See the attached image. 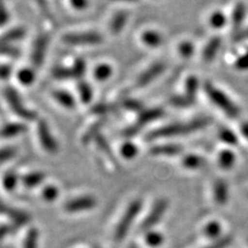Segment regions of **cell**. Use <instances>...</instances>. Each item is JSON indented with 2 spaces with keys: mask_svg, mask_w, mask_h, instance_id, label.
<instances>
[{
  "mask_svg": "<svg viewBox=\"0 0 248 248\" xmlns=\"http://www.w3.org/2000/svg\"><path fill=\"white\" fill-rule=\"evenodd\" d=\"M72 72H73L74 79L81 81L85 72H86V63H85V61L81 58L76 59L72 67Z\"/></svg>",
  "mask_w": 248,
  "mask_h": 248,
  "instance_id": "74e56055",
  "label": "cell"
},
{
  "mask_svg": "<svg viewBox=\"0 0 248 248\" xmlns=\"http://www.w3.org/2000/svg\"><path fill=\"white\" fill-rule=\"evenodd\" d=\"M182 166L188 170H197L204 166V159L197 154H187L181 160Z\"/></svg>",
  "mask_w": 248,
  "mask_h": 248,
  "instance_id": "cb8c5ba5",
  "label": "cell"
},
{
  "mask_svg": "<svg viewBox=\"0 0 248 248\" xmlns=\"http://www.w3.org/2000/svg\"><path fill=\"white\" fill-rule=\"evenodd\" d=\"M19 51L15 46L6 44L0 43V56H9V57H17L19 56Z\"/></svg>",
  "mask_w": 248,
  "mask_h": 248,
  "instance_id": "bcb514c9",
  "label": "cell"
},
{
  "mask_svg": "<svg viewBox=\"0 0 248 248\" xmlns=\"http://www.w3.org/2000/svg\"><path fill=\"white\" fill-rule=\"evenodd\" d=\"M235 66L240 71H247L248 69V51H246L241 56H239L235 62Z\"/></svg>",
  "mask_w": 248,
  "mask_h": 248,
  "instance_id": "c3c4849f",
  "label": "cell"
},
{
  "mask_svg": "<svg viewBox=\"0 0 248 248\" xmlns=\"http://www.w3.org/2000/svg\"><path fill=\"white\" fill-rule=\"evenodd\" d=\"M38 245H40V232L36 228H31L23 238L22 248H38Z\"/></svg>",
  "mask_w": 248,
  "mask_h": 248,
  "instance_id": "ffe728a7",
  "label": "cell"
},
{
  "mask_svg": "<svg viewBox=\"0 0 248 248\" xmlns=\"http://www.w3.org/2000/svg\"><path fill=\"white\" fill-rule=\"evenodd\" d=\"M9 248H13V247H9Z\"/></svg>",
  "mask_w": 248,
  "mask_h": 248,
  "instance_id": "680465c9",
  "label": "cell"
},
{
  "mask_svg": "<svg viewBox=\"0 0 248 248\" xmlns=\"http://www.w3.org/2000/svg\"><path fill=\"white\" fill-rule=\"evenodd\" d=\"M221 232V226L217 221H210L204 228V234L208 239L218 240Z\"/></svg>",
  "mask_w": 248,
  "mask_h": 248,
  "instance_id": "d6a6232c",
  "label": "cell"
},
{
  "mask_svg": "<svg viewBox=\"0 0 248 248\" xmlns=\"http://www.w3.org/2000/svg\"><path fill=\"white\" fill-rule=\"evenodd\" d=\"M78 93H79V96L81 102L84 104H89L92 97H93V90L90 86V84L86 81H79L78 83Z\"/></svg>",
  "mask_w": 248,
  "mask_h": 248,
  "instance_id": "d4e9b609",
  "label": "cell"
},
{
  "mask_svg": "<svg viewBox=\"0 0 248 248\" xmlns=\"http://www.w3.org/2000/svg\"><path fill=\"white\" fill-rule=\"evenodd\" d=\"M95 143L98 146V148L102 150V152L108 156V158L110 159V161L114 165V167H117L118 166V161L116 159V157L114 156V154L111 150V147L108 145V143L107 142V140L102 136L99 135L96 139H95Z\"/></svg>",
  "mask_w": 248,
  "mask_h": 248,
  "instance_id": "484cf974",
  "label": "cell"
},
{
  "mask_svg": "<svg viewBox=\"0 0 248 248\" xmlns=\"http://www.w3.org/2000/svg\"><path fill=\"white\" fill-rule=\"evenodd\" d=\"M218 137L221 140V142L226 143L231 146H235L238 144V138L234 131L227 128V127H222L219 129Z\"/></svg>",
  "mask_w": 248,
  "mask_h": 248,
  "instance_id": "e575fe53",
  "label": "cell"
},
{
  "mask_svg": "<svg viewBox=\"0 0 248 248\" xmlns=\"http://www.w3.org/2000/svg\"><path fill=\"white\" fill-rule=\"evenodd\" d=\"M178 52L184 58H189L195 53V46L191 42H183L178 46Z\"/></svg>",
  "mask_w": 248,
  "mask_h": 248,
  "instance_id": "ee69618b",
  "label": "cell"
},
{
  "mask_svg": "<svg viewBox=\"0 0 248 248\" xmlns=\"http://www.w3.org/2000/svg\"><path fill=\"white\" fill-rule=\"evenodd\" d=\"M104 126V121H97L94 124H92L90 127H88L82 136V143L87 144L91 141V139H96L100 134V129Z\"/></svg>",
  "mask_w": 248,
  "mask_h": 248,
  "instance_id": "f1b7e54d",
  "label": "cell"
},
{
  "mask_svg": "<svg viewBox=\"0 0 248 248\" xmlns=\"http://www.w3.org/2000/svg\"><path fill=\"white\" fill-rule=\"evenodd\" d=\"M71 4H72V6L74 7V9L79 10V11L85 10L89 5V3L86 2V1H72Z\"/></svg>",
  "mask_w": 248,
  "mask_h": 248,
  "instance_id": "db71d44e",
  "label": "cell"
},
{
  "mask_svg": "<svg viewBox=\"0 0 248 248\" xmlns=\"http://www.w3.org/2000/svg\"><path fill=\"white\" fill-rule=\"evenodd\" d=\"M241 133L248 140V122H243L241 125Z\"/></svg>",
  "mask_w": 248,
  "mask_h": 248,
  "instance_id": "11a10c76",
  "label": "cell"
},
{
  "mask_svg": "<svg viewBox=\"0 0 248 248\" xmlns=\"http://www.w3.org/2000/svg\"><path fill=\"white\" fill-rule=\"evenodd\" d=\"M128 20V13L126 11H119L116 13L110 23V30L114 35L119 34L125 27Z\"/></svg>",
  "mask_w": 248,
  "mask_h": 248,
  "instance_id": "9a60e30c",
  "label": "cell"
},
{
  "mask_svg": "<svg viewBox=\"0 0 248 248\" xmlns=\"http://www.w3.org/2000/svg\"><path fill=\"white\" fill-rule=\"evenodd\" d=\"M13 208H14V207H11V206H9V205H6V204L4 203V202H3L1 199H0V214H3V215L9 217L10 213H11L12 210H13Z\"/></svg>",
  "mask_w": 248,
  "mask_h": 248,
  "instance_id": "f5cc1de1",
  "label": "cell"
},
{
  "mask_svg": "<svg viewBox=\"0 0 248 248\" xmlns=\"http://www.w3.org/2000/svg\"><path fill=\"white\" fill-rule=\"evenodd\" d=\"M139 150L138 147L133 143V142H125L123 143L120 147V154L123 158L125 159H134L137 154H138Z\"/></svg>",
  "mask_w": 248,
  "mask_h": 248,
  "instance_id": "836d02e7",
  "label": "cell"
},
{
  "mask_svg": "<svg viewBox=\"0 0 248 248\" xmlns=\"http://www.w3.org/2000/svg\"><path fill=\"white\" fill-rule=\"evenodd\" d=\"M166 68V64L162 62H155L152 65H150L148 68H146L145 71L139 76L136 82V86L139 88H142L149 85L152 81L156 79L162 73H164Z\"/></svg>",
  "mask_w": 248,
  "mask_h": 248,
  "instance_id": "8fae6325",
  "label": "cell"
},
{
  "mask_svg": "<svg viewBox=\"0 0 248 248\" xmlns=\"http://www.w3.org/2000/svg\"><path fill=\"white\" fill-rule=\"evenodd\" d=\"M36 131H37L38 141H40L44 150L52 154L56 153L59 148L58 143L56 141V139L52 135L51 129L46 120L42 119L38 121Z\"/></svg>",
  "mask_w": 248,
  "mask_h": 248,
  "instance_id": "ba28073f",
  "label": "cell"
},
{
  "mask_svg": "<svg viewBox=\"0 0 248 248\" xmlns=\"http://www.w3.org/2000/svg\"><path fill=\"white\" fill-rule=\"evenodd\" d=\"M18 80L22 85H25V86H29V85L33 84L35 81V72L32 68L30 67H24L21 68L18 72Z\"/></svg>",
  "mask_w": 248,
  "mask_h": 248,
  "instance_id": "4dcf8cb0",
  "label": "cell"
},
{
  "mask_svg": "<svg viewBox=\"0 0 248 248\" xmlns=\"http://www.w3.org/2000/svg\"><path fill=\"white\" fill-rule=\"evenodd\" d=\"M113 74V68L110 64L102 63L98 64L94 69V78L97 81L104 82L108 80Z\"/></svg>",
  "mask_w": 248,
  "mask_h": 248,
  "instance_id": "1f68e13d",
  "label": "cell"
},
{
  "mask_svg": "<svg viewBox=\"0 0 248 248\" xmlns=\"http://www.w3.org/2000/svg\"><path fill=\"white\" fill-rule=\"evenodd\" d=\"M19 181H21V178L18 174L10 170V172H6L2 178V186L6 191H13L17 187Z\"/></svg>",
  "mask_w": 248,
  "mask_h": 248,
  "instance_id": "83f0119b",
  "label": "cell"
},
{
  "mask_svg": "<svg viewBox=\"0 0 248 248\" xmlns=\"http://www.w3.org/2000/svg\"><path fill=\"white\" fill-rule=\"evenodd\" d=\"M183 151V148L178 144H161L155 145L151 147L150 154L155 155H162V156H175V155L180 154Z\"/></svg>",
  "mask_w": 248,
  "mask_h": 248,
  "instance_id": "7c38bea8",
  "label": "cell"
},
{
  "mask_svg": "<svg viewBox=\"0 0 248 248\" xmlns=\"http://www.w3.org/2000/svg\"><path fill=\"white\" fill-rule=\"evenodd\" d=\"M236 161L235 153L231 150H222L218 155V164L221 169L230 170Z\"/></svg>",
  "mask_w": 248,
  "mask_h": 248,
  "instance_id": "4316f807",
  "label": "cell"
},
{
  "mask_svg": "<svg viewBox=\"0 0 248 248\" xmlns=\"http://www.w3.org/2000/svg\"><path fill=\"white\" fill-rule=\"evenodd\" d=\"M4 97L7 104L10 105L13 112L18 115L19 117L25 120H34L36 118V113L28 108L22 102L19 93L16 91L13 87H6L4 89Z\"/></svg>",
  "mask_w": 248,
  "mask_h": 248,
  "instance_id": "277c9868",
  "label": "cell"
},
{
  "mask_svg": "<svg viewBox=\"0 0 248 248\" xmlns=\"http://www.w3.org/2000/svg\"><path fill=\"white\" fill-rule=\"evenodd\" d=\"M52 96L60 106H62L65 108H69V110H72V108H75V107H76L75 98L73 97L71 93H68L65 90H60V89L53 90Z\"/></svg>",
  "mask_w": 248,
  "mask_h": 248,
  "instance_id": "e0dca14e",
  "label": "cell"
},
{
  "mask_svg": "<svg viewBox=\"0 0 248 248\" xmlns=\"http://www.w3.org/2000/svg\"><path fill=\"white\" fill-rule=\"evenodd\" d=\"M213 196L214 201L218 205H224L229 200V188L227 182L218 179L214 182L213 185Z\"/></svg>",
  "mask_w": 248,
  "mask_h": 248,
  "instance_id": "4fadbf2b",
  "label": "cell"
},
{
  "mask_svg": "<svg viewBox=\"0 0 248 248\" xmlns=\"http://www.w3.org/2000/svg\"><path fill=\"white\" fill-rule=\"evenodd\" d=\"M142 206H143V203L142 201L140 200L133 201L127 206L125 211H124L123 215L121 216V218L119 219L117 226L115 228L114 237H113L115 243H121L123 240L126 238L131 226H133L140 211H141Z\"/></svg>",
  "mask_w": 248,
  "mask_h": 248,
  "instance_id": "7a4b0ae2",
  "label": "cell"
},
{
  "mask_svg": "<svg viewBox=\"0 0 248 248\" xmlns=\"http://www.w3.org/2000/svg\"><path fill=\"white\" fill-rule=\"evenodd\" d=\"M49 44L50 36L46 33H42L35 38L30 56L31 62H32L34 67H41L43 65L46 51H48Z\"/></svg>",
  "mask_w": 248,
  "mask_h": 248,
  "instance_id": "30bf717a",
  "label": "cell"
},
{
  "mask_svg": "<svg viewBox=\"0 0 248 248\" xmlns=\"http://www.w3.org/2000/svg\"><path fill=\"white\" fill-rule=\"evenodd\" d=\"M164 114H165V111L162 110L161 108H147V110H143L141 113H140L136 123L124 130L123 136L131 138L138 135L140 133V130H141L144 126H146L147 124L161 118L162 116H164Z\"/></svg>",
  "mask_w": 248,
  "mask_h": 248,
  "instance_id": "5b68a950",
  "label": "cell"
},
{
  "mask_svg": "<svg viewBox=\"0 0 248 248\" xmlns=\"http://www.w3.org/2000/svg\"><path fill=\"white\" fill-rule=\"evenodd\" d=\"M122 106L124 107V108H126L128 111L140 112V113L143 111L142 104L140 103L139 100L134 98H124L122 100Z\"/></svg>",
  "mask_w": 248,
  "mask_h": 248,
  "instance_id": "7bdbcfd3",
  "label": "cell"
},
{
  "mask_svg": "<svg viewBox=\"0 0 248 248\" xmlns=\"http://www.w3.org/2000/svg\"><path fill=\"white\" fill-rule=\"evenodd\" d=\"M52 75L54 78L59 80H68V79H74L72 68L64 67V66H56L53 68Z\"/></svg>",
  "mask_w": 248,
  "mask_h": 248,
  "instance_id": "ab89813d",
  "label": "cell"
},
{
  "mask_svg": "<svg viewBox=\"0 0 248 248\" xmlns=\"http://www.w3.org/2000/svg\"><path fill=\"white\" fill-rule=\"evenodd\" d=\"M12 74V67L10 65H0V80L7 79Z\"/></svg>",
  "mask_w": 248,
  "mask_h": 248,
  "instance_id": "f907efd6",
  "label": "cell"
},
{
  "mask_svg": "<svg viewBox=\"0 0 248 248\" xmlns=\"http://www.w3.org/2000/svg\"><path fill=\"white\" fill-rule=\"evenodd\" d=\"M59 196V189L55 185H46L42 190V198L46 202H54Z\"/></svg>",
  "mask_w": 248,
  "mask_h": 248,
  "instance_id": "60d3db41",
  "label": "cell"
},
{
  "mask_svg": "<svg viewBox=\"0 0 248 248\" xmlns=\"http://www.w3.org/2000/svg\"><path fill=\"white\" fill-rule=\"evenodd\" d=\"M170 104L177 108H187L192 106L196 102V98H192L190 96H187L186 94L184 95H176L170 99Z\"/></svg>",
  "mask_w": 248,
  "mask_h": 248,
  "instance_id": "8d00e7d4",
  "label": "cell"
},
{
  "mask_svg": "<svg viewBox=\"0 0 248 248\" xmlns=\"http://www.w3.org/2000/svg\"><path fill=\"white\" fill-rule=\"evenodd\" d=\"M227 24V17L222 12L217 11L210 17V25L215 29H220Z\"/></svg>",
  "mask_w": 248,
  "mask_h": 248,
  "instance_id": "b9f144b4",
  "label": "cell"
},
{
  "mask_svg": "<svg viewBox=\"0 0 248 248\" xmlns=\"http://www.w3.org/2000/svg\"><path fill=\"white\" fill-rule=\"evenodd\" d=\"M16 153H17V150L13 147H6V148L0 149V164H3V162L14 158Z\"/></svg>",
  "mask_w": 248,
  "mask_h": 248,
  "instance_id": "7dc6e473",
  "label": "cell"
},
{
  "mask_svg": "<svg viewBox=\"0 0 248 248\" xmlns=\"http://www.w3.org/2000/svg\"><path fill=\"white\" fill-rule=\"evenodd\" d=\"M144 241L147 246L155 248L160 246L165 241V238L160 234L159 232H155V231H149L146 232L145 237H144Z\"/></svg>",
  "mask_w": 248,
  "mask_h": 248,
  "instance_id": "f546056e",
  "label": "cell"
},
{
  "mask_svg": "<svg viewBox=\"0 0 248 248\" xmlns=\"http://www.w3.org/2000/svg\"><path fill=\"white\" fill-rule=\"evenodd\" d=\"M199 79L196 76H190L185 82V94L192 98H196V94L199 89Z\"/></svg>",
  "mask_w": 248,
  "mask_h": 248,
  "instance_id": "d590c367",
  "label": "cell"
},
{
  "mask_svg": "<svg viewBox=\"0 0 248 248\" xmlns=\"http://www.w3.org/2000/svg\"><path fill=\"white\" fill-rule=\"evenodd\" d=\"M204 90L208 95L209 99L218 108L226 114L230 118H237L240 110L238 106L226 94V93L219 90L210 82H206L204 85Z\"/></svg>",
  "mask_w": 248,
  "mask_h": 248,
  "instance_id": "3957f363",
  "label": "cell"
},
{
  "mask_svg": "<svg viewBox=\"0 0 248 248\" xmlns=\"http://www.w3.org/2000/svg\"><path fill=\"white\" fill-rule=\"evenodd\" d=\"M92 248H103V247H100L99 245H93Z\"/></svg>",
  "mask_w": 248,
  "mask_h": 248,
  "instance_id": "6f0895ef",
  "label": "cell"
},
{
  "mask_svg": "<svg viewBox=\"0 0 248 248\" xmlns=\"http://www.w3.org/2000/svg\"><path fill=\"white\" fill-rule=\"evenodd\" d=\"M245 13H246V10H245V5L243 3H237L234 11H232V24L237 32L240 31V27H241L242 23L245 19Z\"/></svg>",
  "mask_w": 248,
  "mask_h": 248,
  "instance_id": "7402d4cb",
  "label": "cell"
},
{
  "mask_svg": "<svg viewBox=\"0 0 248 248\" xmlns=\"http://www.w3.org/2000/svg\"><path fill=\"white\" fill-rule=\"evenodd\" d=\"M245 40H248V28L238 31V32H236V34L234 35L235 42H242Z\"/></svg>",
  "mask_w": 248,
  "mask_h": 248,
  "instance_id": "816d5d0a",
  "label": "cell"
},
{
  "mask_svg": "<svg viewBox=\"0 0 248 248\" xmlns=\"http://www.w3.org/2000/svg\"><path fill=\"white\" fill-rule=\"evenodd\" d=\"M126 248H139V246L136 243H130Z\"/></svg>",
  "mask_w": 248,
  "mask_h": 248,
  "instance_id": "9f6ffc18",
  "label": "cell"
},
{
  "mask_svg": "<svg viewBox=\"0 0 248 248\" xmlns=\"http://www.w3.org/2000/svg\"><path fill=\"white\" fill-rule=\"evenodd\" d=\"M10 20V14L3 2H0V27L4 26Z\"/></svg>",
  "mask_w": 248,
  "mask_h": 248,
  "instance_id": "681fc988",
  "label": "cell"
},
{
  "mask_svg": "<svg viewBox=\"0 0 248 248\" xmlns=\"http://www.w3.org/2000/svg\"><path fill=\"white\" fill-rule=\"evenodd\" d=\"M210 123H211L210 118L200 117L187 122L169 124V125L162 126L150 131V133L147 135L146 139L150 140V141H153V140L161 139V138H172V137L189 135L191 133H195V131L205 128Z\"/></svg>",
  "mask_w": 248,
  "mask_h": 248,
  "instance_id": "6da1fadb",
  "label": "cell"
},
{
  "mask_svg": "<svg viewBox=\"0 0 248 248\" xmlns=\"http://www.w3.org/2000/svg\"><path fill=\"white\" fill-rule=\"evenodd\" d=\"M46 179V175L43 172H31L21 177V183L27 188H34L41 185Z\"/></svg>",
  "mask_w": 248,
  "mask_h": 248,
  "instance_id": "ac0fdd59",
  "label": "cell"
},
{
  "mask_svg": "<svg viewBox=\"0 0 248 248\" xmlns=\"http://www.w3.org/2000/svg\"><path fill=\"white\" fill-rule=\"evenodd\" d=\"M97 205V201L92 196H82L74 198L65 202L63 205V210L67 213H81L94 209Z\"/></svg>",
  "mask_w": 248,
  "mask_h": 248,
  "instance_id": "9c48e42d",
  "label": "cell"
},
{
  "mask_svg": "<svg viewBox=\"0 0 248 248\" xmlns=\"http://www.w3.org/2000/svg\"><path fill=\"white\" fill-rule=\"evenodd\" d=\"M117 110V106L114 104H108V103H102L97 104L92 108L91 113L95 115H107L112 112H115Z\"/></svg>",
  "mask_w": 248,
  "mask_h": 248,
  "instance_id": "f35d334b",
  "label": "cell"
},
{
  "mask_svg": "<svg viewBox=\"0 0 248 248\" xmlns=\"http://www.w3.org/2000/svg\"><path fill=\"white\" fill-rule=\"evenodd\" d=\"M221 46V38L219 36H214L206 45L203 50V59L207 62L214 60L217 53H218Z\"/></svg>",
  "mask_w": 248,
  "mask_h": 248,
  "instance_id": "2e32d148",
  "label": "cell"
},
{
  "mask_svg": "<svg viewBox=\"0 0 248 248\" xmlns=\"http://www.w3.org/2000/svg\"><path fill=\"white\" fill-rule=\"evenodd\" d=\"M168 201L165 199H161L155 202L150 212L147 214V216L144 218V220L141 223V230L143 232H149L151 231L158 222L161 220L164 214L166 213L168 209Z\"/></svg>",
  "mask_w": 248,
  "mask_h": 248,
  "instance_id": "52a82bcc",
  "label": "cell"
},
{
  "mask_svg": "<svg viewBox=\"0 0 248 248\" xmlns=\"http://www.w3.org/2000/svg\"><path fill=\"white\" fill-rule=\"evenodd\" d=\"M26 34V31L23 27H15L7 30L1 36H0V43L9 45V43H13L19 41Z\"/></svg>",
  "mask_w": 248,
  "mask_h": 248,
  "instance_id": "d6986e66",
  "label": "cell"
},
{
  "mask_svg": "<svg viewBox=\"0 0 248 248\" xmlns=\"http://www.w3.org/2000/svg\"><path fill=\"white\" fill-rule=\"evenodd\" d=\"M9 218L11 219L14 226L17 228L25 226V224H27L31 220V217L27 212L16 208H13L12 212L9 215Z\"/></svg>",
  "mask_w": 248,
  "mask_h": 248,
  "instance_id": "44dd1931",
  "label": "cell"
},
{
  "mask_svg": "<svg viewBox=\"0 0 248 248\" xmlns=\"http://www.w3.org/2000/svg\"><path fill=\"white\" fill-rule=\"evenodd\" d=\"M27 126L22 123H7L0 128V138L9 139L24 134Z\"/></svg>",
  "mask_w": 248,
  "mask_h": 248,
  "instance_id": "5bb4252c",
  "label": "cell"
},
{
  "mask_svg": "<svg viewBox=\"0 0 248 248\" xmlns=\"http://www.w3.org/2000/svg\"><path fill=\"white\" fill-rule=\"evenodd\" d=\"M142 42L151 48H155L162 44V35L155 30H147L141 36Z\"/></svg>",
  "mask_w": 248,
  "mask_h": 248,
  "instance_id": "603a6c76",
  "label": "cell"
},
{
  "mask_svg": "<svg viewBox=\"0 0 248 248\" xmlns=\"http://www.w3.org/2000/svg\"><path fill=\"white\" fill-rule=\"evenodd\" d=\"M103 41V35L96 32V31L68 33L62 37V42L71 46H94L102 44Z\"/></svg>",
  "mask_w": 248,
  "mask_h": 248,
  "instance_id": "8992f818",
  "label": "cell"
},
{
  "mask_svg": "<svg viewBox=\"0 0 248 248\" xmlns=\"http://www.w3.org/2000/svg\"><path fill=\"white\" fill-rule=\"evenodd\" d=\"M232 242V238L231 236H223L218 240H215L212 243L204 248H228Z\"/></svg>",
  "mask_w": 248,
  "mask_h": 248,
  "instance_id": "f6af8a7d",
  "label": "cell"
}]
</instances>
